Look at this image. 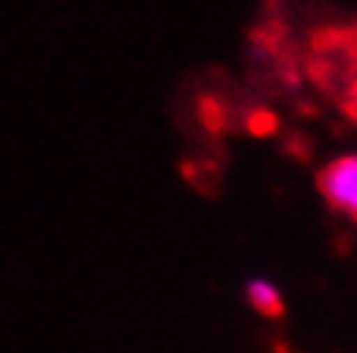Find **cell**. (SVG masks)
Segmentation results:
<instances>
[{"label":"cell","instance_id":"6da1fadb","mask_svg":"<svg viewBox=\"0 0 357 353\" xmlns=\"http://www.w3.org/2000/svg\"><path fill=\"white\" fill-rule=\"evenodd\" d=\"M316 185H319V196L330 203L333 213L357 223V151L337 155L333 162H326L319 168Z\"/></svg>","mask_w":357,"mask_h":353},{"label":"cell","instance_id":"3957f363","mask_svg":"<svg viewBox=\"0 0 357 353\" xmlns=\"http://www.w3.org/2000/svg\"><path fill=\"white\" fill-rule=\"evenodd\" d=\"M354 103H357V83H354Z\"/></svg>","mask_w":357,"mask_h":353},{"label":"cell","instance_id":"7a4b0ae2","mask_svg":"<svg viewBox=\"0 0 357 353\" xmlns=\"http://www.w3.org/2000/svg\"><path fill=\"white\" fill-rule=\"evenodd\" d=\"M244 302L258 315H265V319H275V315H282V309H285V295H282L278 281H271L265 274H255V278L244 281Z\"/></svg>","mask_w":357,"mask_h":353}]
</instances>
